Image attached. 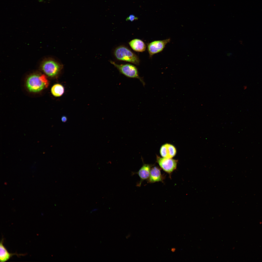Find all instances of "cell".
I'll use <instances>...</instances> for the list:
<instances>
[{"mask_svg":"<svg viewBox=\"0 0 262 262\" xmlns=\"http://www.w3.org/2000/svg\"><path fill=\"white\" fill-rule=\"evenodd\" d=\"M114 56L117 60L129 62L136 65L139 64L138 57L127 47L120 45L116 47L114 52Z\"/></svg>","mask_w":262,"mask_h":262,"instance_id":"obj_1","label":"cell"},{"mask_svg":"<svg viewBox=\"0 0 262 262\" xmlns=\"http://www.w3.org/2000/svg\"><path fill=\"white\" fill-rule=\"evenodd\" d=\"M49 84L48 81L44 74L32 75L28 78L26 82L28 89L30 91L34 92H39L47 87Z\"/></svg>","mask_w":262,"mask_h":262,"instance_id":"obj_2","label":"cell"},{"mask_svg":"<svg viewBox=\"0 0 262 262\" xmlns=\"http://www.w3.org/2000/svg\"><path fill=\"white\" fill-rule=\"evenodd\" d=\"M110 62L121 74L128 78L138 79L143 85H145L143 78L139 76L137 68L133 65L129 64H118L111 60Z\"/></svg>","mask_w":262,"mask_h":262,"instance_id":"obj_3","label":"cell"},{"mask_svg":"<svg viewBox=\"0 0 262 262\" xmlns=\"http://www.w3.org/2000/svg\"><path fill=\"white\" fill-rule=\"evenodd\" d=\"M41 67L43 71L48 76L53 77L57 75L62 70V64L52 58L45 59L42 62Z\"/></svg>","mask_w":262,"mask_h":262,"instance_id":"obj_4","label":"cell"},{"mask_svg":"<svg viewBox=\"0 0 262 262\" xmlns=\"http://www.w3.org/2000/svg\"><path fill=\"white\" fill-rule=\"evenodd\" d=\"M156 162L161 168L171 177L172 173L176 169L178 160L172 158L162 157L157 155Z\"/></svg>","mask_w":262,"mask_h":262,"instance_id":"obj_5","label":"cell"},{"mask_svg":"<svg viewBox=\"0 0 262 262\" xmlns=\"http://www.w3.org/2000/svg\"><path fill=\"white\" fill-rule=\"evenodd\" d=\"M170 41V39L169 38L155 41L148 43L147 44V47L149 57H151L155 54L162 52Z\"/></svg>","mask_w":262,"mask_h":262,"instance_id":"obj_6","label":"cell"},{"mask_svg":"<svg viewBox=\"0 0 262 262\" xmlns=\"http://www.w3.org/2000/svg\"><path fill=\"white\" fill-rule=\"evenodd\" d=\"M153 166L149 164H144L138 172L132 173V174H138L140 178V181L137 184L138 186H140L144 180L148 179Z\"/></svg>","mask_w":262,"mask_h":262,"instance_id":"obj_7","label":"cell"},{"mask_svg":"<svg viewBox=\"0 0 262 262\" xmlns=\"http://www.w3.org/2000/svg\"><path fill=\"white\" fill-rule=\"evenodd\" d=\"M161 170L160 168L157 166L152 167L149 177L147 180V182L153 183L158 182H163L165 176L162 174Z\"/></svg>","mask_w":262,"mask_h":262,"instance_id":"obj_8","label":"cell"},{"mask_svg":"<svg viewBox=\"0 0 262 262\" xmlns=\"http://www.w3.org/2000/svg\"><path fill=\"white\" fill-rule=\"evenodd\" d=\"M176 149L173 145L166 143L162 145L160 150V154L163 157L172 158L176 155Z\"/></svg>","mask_w":262,"mask_h":262,"instance_id":"obj_9","label":"cell"},{"mask_svg":"<svg viewBox=\"0 0 262 262\" xmlns=\"http://www.w3.org/2000/svg\"><path fill=\"white\" fill-rule=\"evenodd\" d=\"M4 239L2 238L0 243V261L1 262H6L8 260L14 255L18 256H23L24 254H19L17 253H10L8 252L3 244Z\"/></svg>","mask_w":262,"mask_h":262,"instance_id":"obj_10","label":"cell"},{"mask_svg":"<svg viewBox=\"0 0 262 262\" xmlns=\"http://www.w3.org/2000/svg\"><path fill=\"white\" fill-rule=\"evenodd\" d=\"M128 43L131 49L136 52H142L145 51L146 49L145 43L140 39H133L130 41Z\"/></svg>","mask_w":262,"mask_h":262,"instance_id":"obj_11","label":"cell"},{"mask_svg":"<svg viewBox=\"0 0 262 262\" xmlns=\"http://www.w3.org/2000/svg\"><path fill=\"white\" fill-rule=\"evenodd\" d=\"M51 91V93L54 96L59 97L64 93V89L62 85L59 84H56L52 86Z\"/></svg>","mask_w":262,"mask_h":262,"instance_id":"obj_12","label":"cell"},{"mask_svg":"<svg viewBox=\"0 0 262 262\" xmlns=\"http://www.w3.org/2000/svg\"><path fill=\"white\" fill-rule=\"evenodd\" d=\"M138 19V17L133 15H131L128 16L126 19V21H129L132 22Z\"/></svg>","mask_w":262,"mask_h":262,"instance_id":"obj_13","label":"cell"},{"mask_svg":"<svg viewBox=\"0 0 262 262\" xmlns=\"http://www.w3.org/2000/svg\"><path fill=\"white\" fill-rule=\"evenodd\" d=\"M61 119L63 122H65L67 121V118L66 116H64L62 117Z\"/></svg>","mask_w":262,"mask_h":262,"instance_id":"obj_14","label":"cell"},{"mask_svg":"<svg viewBox=\"0 0 262 262\" xmlns=\"http://www.w3.org/2000/svg\"><path fill=\"white\" fill-rule=\"evenodd\" d=\"M171 250L172 252H173L175 251V249L174 248H172L171 249Z\"/></svg>","mask_w":262,"mask_h":262,"instance_id":"obj_15","label":"cell"}]
</instances>
